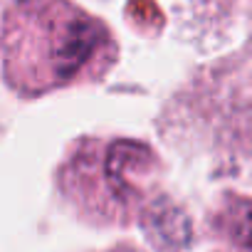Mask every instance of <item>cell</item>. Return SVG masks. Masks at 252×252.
I'll list each match as a JSON object with an SVG mask.
<instances>
[{
    "label": "cell",
    "mask_w": 252,
    "mask_h": 252,
    "mask_svg": "<svg viewBox=\"0 0 252 252\" xmlns=\"http://www.w3.org/2000/svg\"><path fill=\"white\" fill-rule=\"evenodd\" d=\"M106 45V30L64 0H23L18 30H10V60L37 87L74 79L94 64Z\"/></svg>",
    "instance_id": "obj_1"
}]
</instances>
